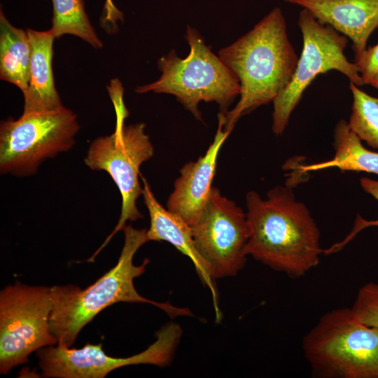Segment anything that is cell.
Segmentation results:
<instances>
[{
	"label": "cell",
	"mask_w": 378,
	"mask_h": 378,
	"mask_svg": "<svg viewBox=\"0 0 378 378\" xmlns=\"http://www.w3.org/2000/svg\"><path fill=\"white\" fill-rule=\"evenodd\" d=\"M79 128L76 115L64 106L2 121L1 173L16 176L35 174L43 161L74 146Z\"/></svg>",
	"instance_id": "7"
},
{
	"label": "cell",
	"mask_w": 378,
	"mask_h": 378,
	"mask_svg": "<svg viewBox=\"0 0 378 378\" xmlns=\"http://www.w3.org/2000/svg\"><path fill=\"white\" fill-rule=\"evenodd\" d=\"M218 57L235 74L241 87L239 102L225 114L224 130L230 132L241 116L273 102L291 80L299 58L279 8L220 49Z\"/></svg>",
	"instance_id": "2"
},
{
	"label": "cell",
	"mask_w": 378,
	"mask_h": 378,
	"mask_svg": "<svg viewBox=\"0 0 378 378\" xmlns=\"http://www.w3.org/2000/svg\"><path fill=\"white\" fill-rule=\"evenodd\" d=\"M355 63L364 85L370 84L378 74V43L367 48L360 56L355 59Z\"/></svg>",
	"instance_id": "22"
},
{
	"label": "cell",
	"mask_w": 378,
	"mask_h": 378,
	"mask_svg": "<svg viewBox=\"0 0 378 378\" xmlns=\"http://www.w3.org/2000/svg\"><path fill=\"white\" fill-rule=\"evenodd\" d=\"M351 309L361 323L378 328V284L369 282L360 287Z\"/></svg>",
	"instance_id": "20"
},
{
	"label": "cell",
	"mask_w": 378,
	"mask_h": 378,
	"mask_svg": "<svg viewBox=\"0 0 378 378\" xmlns=\"http://www.w3.org/2000/svg\"><path fill=\"white\" fill-rule=\"evenodd\" d=\"M362 188L368 194L373 196L378 202V181L372 180L367 177H363L360 180ZM378 227V219L368 220L357 215L354 227L346 237L329 248L323 250V254L330 255L341 251L349 242H350L361 230L369 227Z\"/></svg>",
	"instance_id": "21"
},
{
	"label": "cell",
	"mask_w": 378,
	"mask_h": 378,
	"mask_svg": "<svg viewBox=\"0 0 378 378\" xmlns=\"http://www.w3.org/2000/svg\"><path fill=\"white\" fill-rule=\"evenodd\" d=\"M31 46L27 31L13 26L0 14V78L24 94L29 86Z\"/></svg>",
	"instance_id": "17"
},
{
	"label": "cell",
	"mask_w": 378,
	"mask_h": 378,
	"mask_svg": "<svg viewBox=\"0 0 378 378\" xmlns=\"http://www.w3.org/2000/svg\"><path fill=\"white\" fill-rule=\"evenodd\" d=\"M51 287L18 281L0 293V372L28 361L29 355L57 344L50 329Z\"/></svg>",
	"instance_id": "9"
},
{
	"label": "cell",
	"mask_w": 378,
	"mask_h": 378,
	"mask_svg": "<svg viewBox=\"0 0 378 378\" xmlns=\"http://www.w3.org/2000/svg\"><path fill=\"white\" fill-rule=\"evenodd\" d=\"M122 20V14L113 4L112 0H106L103 18L102 27L108 29V31H114L117 28L116 21Z\"/></svg>",
	"instance_id": "23"
},
{
	"label": "cell",
	"mask_w": 378,
	"mask_h": 378,
	"mask_svg": "<svg viewBox=\"0 0 378 378\" xmlns=\"http://www.w3.org/2000/svg\"><path fill=\"white\" fill-rule=\"evenodd\" d=\"M195 248L214 279L236 275L246 262L250 230L246 214L212 188L199 220L191 226Z\"/></svg>",
	"instance_id": "10"
},
{
	"label": "cell",
	"mask_w": 378,
	"mask_h": 378,
	"mask_svg": "<svg viewBox=\"0 0 378 378\" xmlns=\"http://www.w3.org/2000/svg\"><path fill=\"white\" fill-rule=\"evenodd\" d=\"M125 241L117 264L85 289L74 285L51 287L52 307L50 329L57 345L70 347L78 333L97 314L117 302L147 303L161 309L170 317L192 315L187 308L144 298L134 288V279L145 272L149 260L140 265L133 263L137 250L148 241L146 229L131 225L123 229Z\"/></svg>",
	"instance_id": "3"
},
{
	"label": "cell",
	"mask_w": 378,
	"mask_h": 378,
	"mask_svg": "<svg viewBox=\"0 0 378 378\" xmlns=\"http://www.w3.org/2000/svg\"><path fill=\"white\" fill-rule=\"evenodd\" d=\"M358 87L350 82L353 103L348 124L360 140L378 149V97L368 94Z\"/></svg>",
	"instance_id": "19"
},
{
	"label": "cell",
	"mask_w": 378,
	"mask_h": 378,
	"mask_svg": "<svg viewBox=\"0 0 378 378\" xmlns=\"http://www.w3.org/2000/svg\"><path fill=\"white\" fill-rule=\"evenodd\" d=\"M141 178L144 202L150 216V227L146 232L148 241H167L190 259L201 281L211 290L216 319H220L215 279L195 248L191 226L178 215L164 208L154 196L146 178Z\"/></svg>",
	"instance_id": "14"
},
{
	"label": "cell",
	"mask_w": 378,
	"mask_h": 378,
	"mask_svg": "<svg viewBox=\"0 0 378 378\" xmlns=\"http://www.w3.org/2000/svg\"><path fill=\"white\" fill-rule=\"evenodd\" d=\"M116 123L114 132L109 136L95 139L90 144L85 164L93 170H104L117 186L122 199L118 222L105 241L88 260L92 262L100 251L118 231L122 230L127 220L143 218L136 206V200L142 195L139 181V168L153 155V146L145 132V124L125 125L128 115L122 97L112 100Z\"/></svg>",
	"instance_id": "6"
},
{
	"label": "cell",
	"mask_w": 378,
	"mask_h": 378,
	"mask_svg": "<svg viewBox=\"0 0 378 378\" xmlns=\"http://www.w3.org/2000/svg\"><path fill=\"white\" fill-rule=\"evenodd\" d=\"M370 85L378 90V74L374 77Z\"/></svg>",
	"instance_id": "24"
},
{
	"label": "cell",
	"mask_w": 378,
	"mask_h": 378,
	"mask_svg": "<svg viewBox=\"0 0 378 378\" xmlns=\"http://www.w3.org/2000/svg\"><path fill=\"white\" fill-rule=\"evenodd\" d=\"M186 40L190 51L183 59L174 50L159 59L162 74L158 80L138 86L137 93L154 92L173 94L196 119L202 121L198 109L200 102H215L225 114L234 99L240 94V83L235 74L215 55L199 32L187 27Z\"/></svg>",
	"instance_id": "5"
},
{
	"label": "cell",
	"mask_w": 378,
	"mask_h": 378,
	"mask_svg": "<svg viewBox=\"0 0 378 378\" xmlns=\"http://www.w3.org/2000/svg\"><path fill=\"white\" fill-rule=\"evenodd\" d=\"M218 127L205 154L180 170L167 202V209L192 226L200 218L212 190L220 149L230 132L224 130L225 114L218 115Z\"/></svg>",
	"instance_id": "12"
},
{
	"label": "cell",
	"mask_w": 378,
	"mask_h": 378,
	"mask_svg": "<svg viewBox=\"0 0 378 378\" xmlns=\"http://www.w3.org/2000/svg\"><path fill=\"white\" fill-rule=\"evenodd\" d=\"M246 203L250 230L247 255L294 279L318 265L323 253L319 229L289 186H276L266 199L250 191Z\"/></svg>",
	"instance_id": "1"
},
{
	"label": "cell",
	"mask_w": 378,
	"mask_h": 378,
	"mask_svg": "<svg viewBox=\"0 0 378 378\" xmlns=\"http://www.w3.org/2000/svg\"><path fill=\"white\" fill-rule=\"evenodd\" d=\"M53 16L49 29L55 38L64 34L80 38L93 48H102L103 43L97 35L84 9L83 0H52Z\"/></svg>",
	"instance_id": "18"
},
{
	"label": "cell",
	"mask_w": 378,
	"mask_h": 378,
	"mask_svg": "<svg viewBox=\"0 0 378 378\" xmlns=\"http://www.w3.org/2000/svg\"><path fill=\"white\" fill-rule=\"evenodd\" d=\"M309 10L320 22L349 38L355 59L378 27V0H284Z\"/></svg>",
	"instance_id": "13"
},
{
	"label": "cell",
	"mask_w": 378,
	"mask_h": 378,
	"mask_svg": "<svg viewBox=\"0 0 378 378\" xmlns=\"http://www.w3.org/2000/svg\"><path fill=\"white\" fill-rule=\"evenodd\" d=\"M334 157L328 161L298 167L300 172L337 167L342 171L364 172L378 175V153L365 148L348 122L340 120L333 134Z\"/></svg>",
	"instance_id": "16"
},
{
	"label": "cell",
	"mask_w": 378,
	"mask_h": 378,
	"mask_svg": "<svg viewBox=\"0 0 378 378\" xmlns=\"http://www.w3.org/2000/svg\"><path fill=\"white\" fill-rule=\"evenodd\" d=\"M298 25L303 47L291 80L273 100L272 131L281 135L305 89L320 74L335 70L357 86L364 85L355 62L344 55L347 37L317 20L307 9L300 13Z\"/></svg>",
	"instance_id": "8"
},
{
	"label": "cell",
	"mask_w": 378,
	"mask_h": 378,
	"mask_svg": "<svg viewBox=\"0 0 378 378\" xmlns=\"http://www.w3.org/2000/svg\"><path fill=\"white\" fill-rule=\"evenodd\" d=\"M302 347L315 377L378 378V328L361 323L351 308L324 314Z\"/></svg>",
	"instance_id": "4"
},
{
	"label": "cell",
	"mask_w": 378,
	"mask_h": 378,
	"mask_svg": "<svg viewBox=\"0 0 378 378\" xmlns=\"http://www.w3.org/2000/svg\"><path fill=\"white\" fill-rule=\"evenodd\" d=\"M181 335V326L169 323L158 331L156 340L146 350L127 358L107 356L101 344H88L81 349L49 346L38 351V364L43 377L48 378H104L131 365L166 366L172 362Z\"/></svg>",
	"instance_id": "11"
},
{
	"label": "cell",
	"mask_w": 378,
	"mask_h": 378,
	"mask_svg": "<svg viewBox=\"0 0 378 378\" xmlns=\"http://www.w3.org/2000/svg\"><path fill=\"white\" fill-rule=\"evenodd\" d=\"M31 56L29 81L24 96L23 114L57 110L64 106L55 88L53 71V42L50 30L27 29Z\"/></svg>",
	"instance_id": "15"
}]
</instances>
